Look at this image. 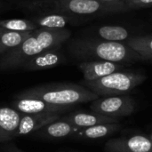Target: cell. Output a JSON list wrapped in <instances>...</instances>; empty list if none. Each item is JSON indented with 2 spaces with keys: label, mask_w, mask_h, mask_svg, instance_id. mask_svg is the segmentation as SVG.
<instances>
[{
  "label": "cell",
  "mask_w": 152,
  "mask_h": 152,
  "mask_svg": "<svg viewBox=\"0 0 152 152\" xmlns=\"http://www.w3.org/2000/svg\"><path fill=\"white\" fill-rule=\"evenodd\" d=\"M71 37L68 28L49 29L38 28L18 46L10 49L0 55V70H11L21 68L30 58L53 48H61Z\"/></svg>",
  "instance_id": "cell-1"
},
{
  "label": "cell",
  "mask_w": 152,
  "mask_h": 152,
  "mask_svg": "<svg viewBox=\"0 0 152 152\" xmlns=\"http://www.w3.org/2000/svg\"><path fill=\"white\" fill-rule=\"evenodd\" d=\"M71 56L83 61H109L118 63H132L143 58L125 42H112L99 38L77 37L68 44Z\"/></svg>",
  "instance_id": "cell-2"
},
{
  "label": "cell",
  "mask_w": 152,
  "mask_h": 152,
  "mask_svg": "<svg viewBox=\"0 0 152 152\" xmlns=\"http://www.w3.org/2000/svg\"><path fill=\"white\" fill-rule=\"evenodd\" d=\"M13 98L39 99L52 104L74 107L77 104L91 102L98 99L99 96L82 85L73 83H51L23 90L15 94Z\"/></svg>",
  "instance_id": "cell-3"
},
{
  "label": "cell",
  "mask_w": 152,
  "mask_h": 152,
  "mask_svg": "<svg viewBox=\"0 0 152 152\" xmlns=\"http://www.w3.org/2000/svg\"><path fill=\"white\" fill-rule=\"evenodd\" d=\"M146 80L142 73L131 70H119L99 79L83 80L81 85L91 90L99 97L127 94Z\"/></svg>",
  "instance_id": "cell-4"
},
{
  "label": "cell",
  "mask_w": 152,
  "mask_h": 152,
  "mask_svg": "<svg viewBox=\"0 0 152 152\" xmlns=\"http://www.w3.org/2000/svg\"><path fill=\"white\" fill-rule=\"evenodd\" d=\"M55 8L60 12L74 16L107 15L129 11L124 2L101 0H55Z\"/></svg>",
  "instance_id": "cell-5"
},
{
  "label": "cell",
  "mask_w": 152,
  "mask_h": 152,
  "mask_svg": "<svg viewBox=\"0 0 152 152\" xmlns=\"http://www.w3.org/2000/svg\"><path fill=\"white\" fill-rule=\"evenodd\" d=\"M135 108L134 99L128 94L99 97L90 104L92 111L117 119L132 115L135 111Z\"/></svg>",
  "instance_id": "cell-6"
},
{
  "label": "cell",
  "mask_w": 152,
  "mask_h": 152,
  "mask_svg": "<svg viewBox=\"0 0 152 152\" xmlns=\"http://www.w3.org/2000/svg\"><path fill=\"white\" fill-rule=\"evenodd\" d=\"M106 152H152L149 136L136 134L130 137L110 139L104 146Z\"/></svg>",
  "instance_id": "cell-7"
},
{
  "label": "cell",
  "mask_w": 152,
  "mask_h": 152,
  "mask_svg": "<svg viewBox=\"0 0 152 152\" xmlns=\"http://www.w3.org/2000/svg\"><path fill=\"white\" fill-rule=\"evenodd\" d=\"M11 108L21 114L36 113H59L63 114L73 109V106H63L48 103L45 101L33 98L14 99L11 102Z\"/></svg>",
  "instance_id": "cell-8"
},
{
  "label": "cell",
  "mask_w": 152,
  "mask_h": 152,
  "mask_svg": "<svg viewBox=\"0 0 152 152\" xmlns=\"http://www.w3.org/2000/svg\"><path fill=\"white\" fill-rule=\"evenodd\" d=\"M66 62V57L61 51V48H53L45 50L36 56L28 60L22 69L28 71L45 70Z\"/></svg>",
  "instance_id": "cell-9"
},
{
  "label": "cell",
  "mask_w": 152,
  "mask_h": 152,
  "mask_svg": "<svg viewBox=\"0 0 152 152\" xmlns=\"http://www.w3.org/2000/svg\"><path fill=\"white\" fill-rule=\"evenodd\" d=\"M126 65L109 61H87L80 62L78 68L83 73L84 80L92 81L122 70L126 68Z\"/></svg>",
  "instance_id": "cell-10"
},
{
  "label": "cell",
  "mask_w": 152,
  "mask_h": 152,
  "mask_svg": "<svg viewBox=\"0 0 152 152\" xmlns=\"http://www.w3.org/2000/svg\"><path fill=\"white\" fill-rule=\"evenodd\" d=\"M61 114L59 113H36V114H22L20 124L18 126L15 138L22 135L32 134L43 126L59 120Z\"/></svg>",
  "instance_id": "cell-11"
},
{
  "label": "cell",
  "mask_w": 152,
  "mask_h": 152,
  "mask_svg": "<svg viewBox=\"0 0 152 152\" xmlns=\"http://www.w3.org/2000/svg\"><path fill=\"white\" fill-rule=\"evenodd\" d=\"M79 129L81 128L74 126L60 118L36 131L32 134V136L40 139H61L72 137Z\"/></svg>",
  "instance_id": "cell-12"
},
{
  "label": "cell",
  "mask_w": 152,
  "mask_h": 152,
  "mask_svg": "<svg viewBox=\"0 0 152 152\" xmlns=\"http://www.w3.org/2000/svg\"><path fill=\"white\" fill-rule=\"evenodd\" d=\"M21 115L11 107H0V143L15 138Z\"/></svg>",
  "instance_id": "cell-13"
},
{
  "label": "cell",
  "mask_w": 152,
  "mask_h": 152,
  "mask_svg": "<svg viewBox=\"0 0 152 152\" xmlns=\"http://www.w3.org/2000/svg\"><path fill=\"white\" fill-rule=\"evenodd\" d=\"M61 119L71 124L74 126L78 128H86L100 124H109V123H117L118 119L106 117L104 115H101L92 112H82V111H76L72 112L69 115L61 117Z\"/></svg>",
  "instance_id": "cell-14"
},
{
  "label": "cell",
  "mask_w": 152,
  "mask_h": 152,
  "mask_svg": "<svg viewBox=\"0 0 152 152\" xmlns=\"http://www.w3.org/2000/svg\"><path fill=\"white\" fill-rule=\"evenodd\" d=\"M121 128V125L117 123H109V124H100L86 128L79 129L78 132H77L71 138L73 139H100L108 137L110 135L114 134Z\"/></svg>",
  "instance_id": "cell-15"
},
{
  "label": "cell",
  "mask_w": 152,
  "mask_h": 152,
  "mask_svg": "<svg viewBox=\"0 0 152 152\" xmlns=\"http://www.w3.org/2000/svg\"><path fill=\"white\" fill-rule=\"evenodd\" d=\"M77 18L74 15H69L63 12L59 13H45L34 18L32 20L38 28L49 29L65 28L67 25L72 23Z\"/></svg>",
  "instance_id": "cell-16"
},
{
  "label": "cell",
  "mask_w": 152,
  "mask_h": 152,
  "mask_svg": "<svg viewBox=\"0 0 152 152\" xmlns=\"http://www.w3.org/2000/svg\"><path fill=\"white\" fill-rule=\"evenodd\" d=\"M97 35L100 39L112 42H125L130 37L129 31L121 26L106 25L98 28Z\"/></svg>",
  "instance_id": "cell-17"
},
{
  "label": "cell",
  "mask_w": 152,
  "mask_h": 152,
  "mask_svg": "<svg viewBox=\"0 0 152 152\" xmlns=\"http://www.w3.org/2000/svg\"><path fill=\"white\" fill-rule=\"evenodd\" d=\"M125 43L137 52L143 58V60H152V37H131L126 39Z\"/></svg>",
  "instance_id": "cell-18"
},
{
  "label": "cell",
  "mask_w": 152,
  "mask_h": 152,
  "mask_svg": "<svg viewBox=\"0 0 152 152\" xmlns=\"http://www.w3.org/2000/svg\"><path fill=\"white\" fill-rule=\"evenodd\" d=\"M32 31H12L4 29L0 33V47L5 52L20 45Z\"/></svg>",
  "instance_id": "cell-19"
},
{
  "label": "cell",
  "mask_w": 152,
  "mask_h": 152,
  "mask_svg": "<svg viewBox=\"0 0 152 152\" xmlns=\"http://www.w3.org/2000/svg\"><path fill=\"white\" fill-rule=\"evenodd\" d=\"M0 28L12 31H33L38 27L32 20L8 19L0 20Z\"/></svg>",
  "instance_id": "cell-20"
},
{
  "label": "cell",
  "mask_w": 152,
  "mask_h": 152,
  "mask_svg": "<svg viewBox=\"0 0 152 152\" xmlns=\"http://www.w3.org/2000/svg\"><path fill=\"white\" fill-rule=\"evenodd\" d=\"M123 2L128 10L148 8L152 6V0H125Z\"/></svg>",
  "instance_id": "cell-21"
},
{
  "label": "cell",
  "mask_w": 152,
  "mask_h": 152,
  "mask_svg": "<svg viewBox=\"0 0 152 152\" xmlns=\"http://www.w3.org/2000/svg\"><path fill=\"white\" fill-rule=\"evenodd\" d=\"M3 151L4 152H23L20 151L19 148H17L13 144H7L3 147Z\"/></svg>",
  "instance_id": "cell-22"
},
{
  "label": "cell",
  "mask_w": 152,
  "mask_h": 152,
  "mask_svg": "<svg viewBox=\"0 0 152 152\" xmlns=\"http://www.w3.org/2000/svg\"><path fill=\"white\" fill-rule=\"evenodd\" d=\"M101 1H106V2H123L125 0H101Z\"/></svg>",
  "instance_id": "cell-23"
},
{
  "label": "cell",
  "mask_w": 152,
  "mask_h": 152,
  "mask_svg": "<svg viewBox=\"0 0 152 152\" xmlns=\"http://www.w3.org/2000/svg\"><path fill=\"white\" fill-rule=\"evenodd\" d=\"M4 53H5V51H4L2 47H0V55H1V54H3Z\"/></svg>",
  "instance_id": "cell-24"
},
{
  "label": "cell",
  "mask_w": 152,
  "mask_h": 152,
  "mask_svg": "<svg viewBox=\"0 0 152 152\" xmlns=\"http://www.w3.org/2000/svg\"><path fill=\"white\" fill-rule=\"evenodd\" d=\"M149 138H150V140H151V143H152V133L149 135Z\"/></svg>",
  "instance_id": "cell-25"
},
{
  "label": "cell",
  "mask_w": 152,
  "mask_h": 152,
  "mask_svg": "<svg viewBox=\"0 0 152 152\" xmlns=\"http://www.w3.org/2000/svg\"><path fill=\"white\" fill-rule=\"evenodd\" d=\"M3 30H4V28H0V33H1V32H2Z\"/></svg>",
  "instance_id": "cell-26"
},
{
  "label": "cell",
  "mask_w": 152,
  "mask_h": 152,
  "mask_svg": "<svg viewBox=\"0 0 152 152\" xmlns=\"http://www.w3.org/2000/svg\"><path fill=\"white\" fill-rule=\"evenodd\" d=\"M1 8H2V3L0 2V9H1Z\"/></svg>",
  "instance_id": "cell-27"
}]
</instances>
